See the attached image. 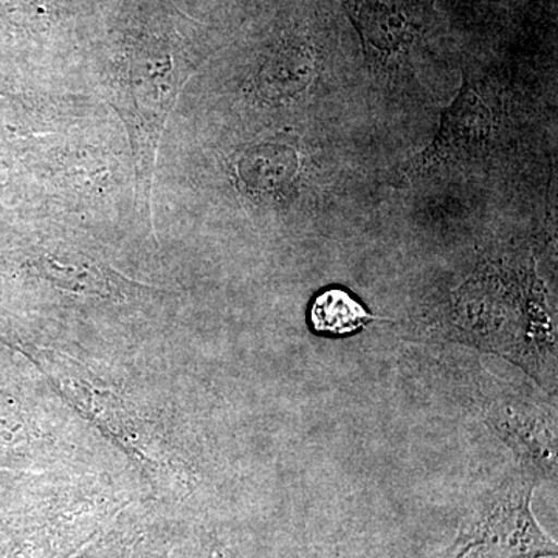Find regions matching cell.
I'll return each mask as SVG.
<instances>
[{"mask_svg": "<svg viewBox=\"0 0 558 558\" xmlns=\"http://www.w3.org/2000/svg\"><path fill=\"white\" fill-rule=\"evenodd\" d=\"M494 131V117L483 97L464 83L461 94L447 110L438 137L407 167L405 175L417 179L447 165L480 156Z\"/></svg>", "mask_w": 558, "mask_h": 558, "instance_id": "obj_3", "label": "cell"}, {"mask_svg": "<svg viewBox=\"0 0 558 558\" xmlns=\"http://www.w3.org/2000/svg\"><path fill=\"white\" fill-rule=\"evenodd\" d=\"M538 476L520 469L472 502L446 558H556V539L532 510Z\"/></svg>", "mask_w": 558, "mask_h": 558, "instance_id": "obj_2", "label": "cell"}, {"mask_svg": "<svg viewBox=\"0 0 558 558\" xmlns=\"http://www.w3.org/2000/svg\"><path fill=\"white\" fill-rule=\"evenodd\" d=\"M359 31L369 43L392 47L405 43L410 0H347Z\"/></svg>", "mask_w": 558, "mask_h": 558, "instance_id": "obj_7", "label": "cell"}, {"mask_svg": "<svg viewBox=\"0 0 558 558\" xmlns=\"http://www.w3.org/2000/svg\"><path fill=\"white\" fill-rule=\"evenodd\" d=\"M199 61L179 32L145 28L126 39L113 68V108L126 124L135 160L137 201L153 219V189L161 135L180 92Z\"/></svg>", "mask_w": 558, "mask_h": 558, "instance_id": "obj_1", "label": "cell"}, {"mask_svg": "<svg viewBox=\"0 0 558 558\" xmlns=\"http://www.w3.org/2000/svg\"><path fill=\"white\" fill-rule=\"evenodd\" d=\"M486 413L499 435L512 446L521 469L543 475H556V417L538 405L510 399L487 400Z\"/></svg>", "mask_w": 558, "mask_h": 558, "instance_id": "obj_4", "label": "cell"}, {"mask_svg": "<svg viewBox=\"0 0 558 558\" xmlns=\"http://www.w3.org/2000/svg\"><path fill=\"white\" fill-rule=\"evenodd\" d=\"M310 318L314 332L347 337L359 332L376 317L347 290L326 289L312 301Z\"/></svg>", "mask_w": 558, "mask_h": 558, "instance_id": "obj_8", "label": "cell"}, {"mask_svg": "<svg viewBox=\"0 0 558 558\" xmlns=\"http://www.w3.org/2000/svg\"><path fill=\"white\" fill-rule=\"evenodd\" d=\"M315 60L304 46L279 47L259 70V92L269 100L300 97L314 80Z\"/></svg>", "mask_w": 558, "mask_h": 558, "instance_id": "obj_6", "label": "cell"}, {"mask_svg": "<svg viewBox=\"0 0 558 558\" xmlns=\"http://www.w3.org/2000/svg\"><path fill=\"white\" fill-rule=\"evenodd\" d=\"M234 171L250 196L260 201L281 199L299 179V153L289 143H260L242 150L234 161Z\"/></svg>", "mask_w": 558, "mask_h": 558, "instance_id": "obj_5", "label": "cell"}]
</instances>
